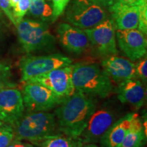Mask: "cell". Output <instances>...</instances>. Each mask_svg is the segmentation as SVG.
I'll return each instance as SVG.
<instances>
[{
	"label": "cell",
	"mask_w": 147,
	"mask_h": 147,
	"mask_svg": "<svg viewBox=\"0 0 147 147\" xmlns=\"http://www.w3.org/2000/svg\"><path fill=\"white\" fill-rule=\"evenodd\" d=\"M140 7V20L138 30L146 35L147 33V0H141L138 4Z\"/></svg>",
	"instance_id": "obj_24"
},
{
	"label": "cell",
	"mask_w": 147,
	"mask_h": 147,
	"mask_svg": "<svg viewBox=\"0 0 147 147\" xmlns=\"http://www.w3.org/2000/svg\"><path fill=\"white\" fill-rule=\"evenodd\" d=\"M67 23L82 29L93 28L108 18V12L91 0H70L65 10Z\"/></svg>",
	"instance_id": "obj_5"
},
{
	"label": "cell",
	"mask_w": 147,
	"mask_h": 147,
	"mask_svg": "<svg viewBox=\"0 0 147 147\" xmlns=\"http://www.w3.org/2000/svg\"><path fill=\"white\" fill-rule=\"evenodd\" d=\"M90 44L102 56H111L118 54L116 39V28L112 18L105 21L93 28L84 29Z\"/></svg>",
	"instance_id": "obj_10"
},
{
	"label": "cell",
	"mask_w": 147,
	"mask_h": 147,
	"mask_svg": "<svg viewBox=\"0 0 147 147\" xmlns=\"http://www.w3.org/2000/svg\"><path fill=\"white\" fill-rule=\"evenodd\" d=\"M1 15V10H0V16Z\"/></svg>",
	"instance_id": "obj_34"
},
{
	"label": "cell",
	"mask_w": 147,
	"mask_h": 147,
	"mask_svg": "<svg viewBox=\"0 0 147 147\" xmlns=\"http://www.w3.org/2000/svg\"><path fill=\"white\" fill-rule=\"evenodd\" d=\"M12 127L14 139L27 140L35 145L47 138L60 134L55 115L47 111L28 113Z\"/></svg>",
	"instance_id": "obj_2"
},
{
	"label": "cell",
	"mask_w": 147,
	"mask_h": 147,
	"mask_svg": "<svg viewBox=\"0 0 147 147\" xmlns=\"http://www.w3.org/2000/svg\"><path fill=\"white\" fill-rule=\"evenodd\" d=\"M59 106L55 112L59 131L78 140L96 110V103L90 95L76 91Z\"/></svg>",
	"instance_id": "obj_1"
},
{
	"label": "cell",
	"mask_w": 147,
	"mask_h": 147,
	"mask_svg": "<svg viewBox=\"0 0 147 147\" xmlns=\"http://www.w3.org/2000/svg\"><path fill=\"white\" fill-rule=\"evenodd\" d=\"M21 94L28 113L49 111L66 100L45 86L35 82H24Z\"/></svg>",
	"instance_id": "obj_7"
},
{
	"label": "cell",
	"mask_w": 147,
	"mask_h": 147,
	"mask_svg": "<svg viewBox=\"0 0 147 147\" xmlns=\"http://www.w3.org/2000/svg\"><path fill=\"white\" fill-rule=\"evenodd\" d=\"M18 1V0H10V6L11 8H13L14 6H15L16 3Z\"/></svg>",
	"instance_id": "obj_32"
},
{
	"label": "cell",
	"mask_w": 147,
	"mask_h": 147,
	"mask_svg": "<svg viewBox=\"0 0 147 147\" xmlns=\"http://www.w3.org/2000/svg\"><path fill=\"white\" fill-rule=\"evenodd\" d=\"M57 34L61 45L69 53L80 55L89 49V40L82 29L61 23L57 27Z\"/></svg>",
	"instance_id": "obj_13"
},
{
	"label": "cell",
	"mask_w": 147,
	"mask_h": 147,
	"mask_svg": "<svg viewBox=\"0 0 147 147\" xmlns=\"http://www.w3.org/2000/svg\"><path fill=\"white\" fill-rule=\"evenodd\" d=\"M137 116V113H131L117 119L100 140L102 147H120L131 121Z\"/></svg>",
	"instance_id": "obj_17"
},
{
	"label": "cell",
	"mask_w": 147,
	"mask_h": 147,
	"mask_svg": "<svg viewBox=\"0 0 147 147\" xmlns=\"http://www.w3.org/2000/svg\"><path fill=\"white\" fill-rule=\"evenodd\" d=\"M141 0H116L115 4L119 5H138Z\"/></svg>",
	"instance_id": "obj_30"
},
{
	"label": "cell",
	"mask_w": 147,
	"mask_h": 147,
	"mask_svg": "<svg viewBox=\"0 0 147 147\" xmlns=\"http://www.w3.org/2000/svg\"><path fill=\"white\" fill-rule=\"evenodd\" d=\"M7 147H36L32 144L21 142V140L14 139Z\"/></svg>",
	"instance_id": "obj_29"
},
{
	"label": "cell",
	"mask_w": 147,
	"mask_h": 147,
	"mask_svg": "<svg viewBox=\"0 0 147 147\" xmlns=\"http://www.w3.org/2000/svg\"><path fill=\"white\" fill-rule=\"evenodd\" d=\"M136 74L144 82H146L147 79V59L146 57L139 61L136 65Z\"/></svg>",
	"instance_id": "obj_26"
},
{
	"label": "cell",
	"mask_w": 147,
	"mask_h": 147,
	"mask_svg": "<svg viewBox=\"0 0 147 147\" xmlns=\"http://www.w3.org/2000/svg\"><path fill=\"white\" fill-rule=\"evenodd\" d=\"M112 14L115 28L119 30L138 28L140 7L138 5H119L115 3L108 9Z\"/></svg>",
	"instance_id": "obj_15"
},
{
	"label": "cell",
	"mask_w": 147,
	"mask_h": 147,
	"mask_svg": "<svg viewBox=\"0 0 147 147\" xmlns=\"http://www.w3.org/2000/svg\"><path fill=\"white\" fill-rule=\"evenodd\" d=\"M3 123L2 122V121H0V126H1V125H2V124Z\"/></svg>",
	"instance_id": "obj_33"
},
{
	"label": "cell",
	"mask_w": 147,
	"mask_h": 147,
	"mask_svg": "<svg viewBox=\"0 0 147 147\" xmlns=\"http://www.w3.org/2000/svg\"><path fill=\"white\" fill-rule=\"evenodd\" d=\"M0 8L2 10L5 15L7 16L10 21L14 24V26H16V24L14 20L13 14H12V8L10 6V0H0Z\"/></svg>",
	"instance_id": "obj_27"
},
{
	"label": "cell",
	"mask_w": 147,
	"mask_h": 147,
	"mask_svg": "<svg viewBox=\"0 0 147 147\" xmlns=\"http://www.w3.org/2000/svg\"><path fill=\"white\" fill-rule=\"evenodd\" d=\"M102 66L110 80L119 84L129 79L137 78L136 64L123 57L115 55L108 56L102 61Z\"/></svg>",
	"instance_id": "obj_14"
},
{
	"label": "cell",
	"mask_w": 147,
	"mask_h": 147,
	"mask_svg": "<svg viewBox=\"0 0 147 147\" xmlns=\"http://www.w3.org/2000/svg\"><path fill=\"white\" fill-rule=\"evenodd\" d=\"M51 1L53 11V19L55 21L65 12L70 0H51Z\"/></svg>",
	"instance_id": "obj_25"
},
{
	"label": "cell",
	"mask_w": 147,
	"mask_h": 147,
	"mask_svg": "<svg viewBox=\"0 0 147 147\" xmlns=\"http://www.w3.org/2000/svg\"><path fill=\"white\" fill-rule=\"evenodd\" d=\"M73 65L55 69L29 79L25 82H35L43 85L58 96L68 98L76 91L72 81Z\"/></svg>",
	"instance_id": "obj_9"
},
{
	"label": "cell",
	"mask_w": 147,
	"mask_h": 147,
	"mask_svg": "<svg viewBox=\"0 0 147 147\" xmlns=\"http://www.w3.org/2000/svg\"><path fill=\"white\" fill-rule=\"evenodd\" d=\"M29 15L37 20L46 22H55L52 5L45 0H31L28 11Z\"/></svg>",
	"instance_id": "obj_19"
},
{
	"label": "cell",
	"mask_w": 147,
	"mask_h": 147,
	"mask_svg": "<svg viewBox=\"0 0 147 147\" xmlns=\"http://www.w3.org/2000/svg\"><path fill=\"white\" fill-rule=\"evenodd\" d=\"M10 67L7 64L0 63V91L5 88L14 87L16 84L11 81Z\"/></svg>",
	"instance_id": "obj_21"
},
{
	"label": "cell",
	"mask_w": 147,
	"mask_h": 147,
	"mask_svg": "<svg viewBox=\"0 0 147 147\" xmlns=\"http://www.w3.org/2000/svg\"><path fill=\"white\" fill-rule=\"evenodd\" d=\"M25 106L21 92L14 87L0 91V121L14 125L23 116Z\"/></svg>",
	"instance_id": "obj_11"
},
{
	"label": "cell",
	"mask_w": 147,
	"mask_h": 147,
	"mask_svg": "<svg viewBox=\"0 0 147 147\" xmlns=\"http://www.w3.org/2000/svg\"><path fill=\"white\" fill-rule=\"evenodd\" d=\"M117 96L122 104H129L136 109H140L144 104L146 91L140 80L129 79L119 83Z\"/></svg>",
	"instance_id": "obj_16"
},
{
	"label": "cell",
	"mask_w": 147,
	"mask_h": 147,
	"mask_svg": "<svg viewBox=\"0 0 147 147\" xmlns=\"http://www.w3.org/2000/svg\"><path fill=\"white\" fill-rule=\"evenodd\" d=\"M30 3L31 0H18L17 3L13 8L12 14H13L16 25L28 12Z\"/></svg>",
	"instance_id": "obj_23"
},
{
	"label": "cell",
	"mask_w": 147,
	"mask_h": 147,
	"mask_svg": "<svg viewBox=\"0 0 147 147\" xmlns=\"http://www.w3.org/2000/svg\"><path fill=\"white\" fill-rule=\"evenodd\" d=\"M119 48L131 61L140 59L146 55V35L138 29L116 31Z\"/></svg>",
	"instance_id": "obj_12"
},
{
	"label": "cell",
	"mask_w": 147,
	"mask_h": 147,
	"mask_svg": "<svg viewBox=\"0 0 147 147\" xmlns=\"http://www.w3.org/2000/svg\"><path fill=\"white\" fill-rule=\"evenodd\" d=\"M81 147H98L94 143H85V144H82Z\"/></svg>",
	"instance_id": "obj_31"
},
{
	"label": "cell",
	"mask_w": 147,
	"mask_h": 147,
	"mask_svg": "<svg viewBox=\"0 0 147 147\" xmlns=\"http://www.w3.org/2000/svg\"><path fill=\"white\" fill-rule=\"evenodd\" d=\"M146 132L137 116L131 121L120 147H143L146 143Z\"/></svg>",
	"instance_id": "obj_18"
},
{
	"label": "cell",
	"mask_w": 147,
	"mask_h": 147,
	"mask_svg": "<svg viewBox=\"0 0 147 147\" xmlns=\"http://www.w3.org/2000/svg\"><path fill=\"white\" fill-rule=\"evenodd\" d=\"M14 138L13 127L6 123L0 126V147H7Z\"/></svg>",
	"instance_id": "obj_22"
},
{
	"label": "cell",
	"mask_w": 147,
	"mask_h": 147,
	"mask_svg": "<svg viewBox=\"0 0 147 147\" xmlns=\"http://www.w3.org/2000/svg\"><path fill=\"white\" fill-rule=\"evenodd\" d=\"M118 110L110 105H104L95 110L78 140L82 144L100 141L106 131L118 119Z\"/></svg>",
	"instance_id": "obj_8"
},
{
	"label": "cell",
	"mask_w": 147,
	"mask_h": 147,
	"mask_svg": "<svg viewBox=\"0 0 147 147\" xmlns=\"http://www.w3.org/2000/svg\"><path fill=\"white\" fill-rule=\"evenodd\" d=\"M82 143L79 140H74L67 136H63L62 134L50 136L37 146L40 147H81Z\"/></svg>",
	"instance_id": "obj_20"
},
{
	"label": "cell",
	"mask_w": 147,
	"mask_h": 147,
	"mask_svg": "<svg viewBox=\"0 0 147 147\" xmlns=\"http://www.w3.org/2000/svg\"><path fill=\"white\" fill-rule=\"evenodd\" d=\"M93 3H96L102 8H105L106 10L112 6L115 3L116 0H91Z\"/></svg>",
	"instance_id": "obj_28"
},
{
	"label": "cell",
	"mask_w": 147,
	"mask_h": 147,
	"mask_svg": "<svg viewBox=\"0 0 147 147\" xmlns=\"http://www.w3.org/2000/svg\"><path fill=\"white\" fill-rule=\"evenodd\" d=\"M71 63L70 58L59 53L41 56L26 55L21 59L19 63L21 81L25 82L40 74L70 65Z\"/></svg>",
	"instance_id": "obj_6"
},
{
	"label": "cell",
	"mask_w": 147,
	"mask_h": 147,
	"mask_svg": "<svg viewBox=\"0 0 147 147\" xmlns=\"http://www.w3.org/2000/svg\"><path fill=\"white\" fill-rule=\"evenodd\" d=\"M16 27L18 40L27 53L51 51L56 45V39L46 22L23 18Z\"/></svg>",
	"instance_id": "obj_4"
},
{
	"label": "cell",
	"mask_w": 147,
	"mask_h": 147,
	"mask_svg": "<svg viewBox=\"0 0 147 147\" xmlns=\"http://www.w3.org/2000/svg\"><path fill=\"white\" fill-rule=\"evenodd\" d=\"M72 81L76 91L90 96L105 98L113 89L111 80L103 69L95 63L73 65Z\"/></svg>",
	"instance_id": "obj_3"
}]
</instances>
